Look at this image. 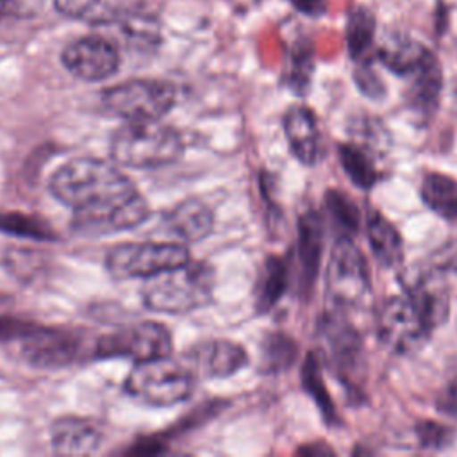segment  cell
<instances>
[{
  "label": "cell",
  "mask_w": 457,
  "mask_h": 457,
  "mask_svg": "<svg viewBox=\"0 0 457 457\" xmlns=\"http://www.w3.org/2000/svg\"><path fill=\"white\" fill-rule=\"evenodd\" d=\"M100 445V428L86 418L64 416L52 425V446L61 455H91Z\"/></svg>",
  "instance_id": "17"
},
{
  "label": "cell",
  "mask_w": 457,
  "mask_h": 457,
  "mask_svg": "<svg viewBox=\"0 0 457 457\" xmlns=\"http://www.w3.org/2000/svg\"><path fill=\"white\" fill-rule=\"evenodd\" d=\"M302 384L303 389L312 396V400L316 402L320 412L323 414L325 421L328 425H339V416L336 411V405L325 387V380H323V373H321V362L320 357L316 353H309L305 357L303 368H302Z\"/></svg>",
  "instance_id": "25"
},
{
  "label": "cell",
  "mask_w": 457,
  "mask_h": 457,
  "mask_svg": "<svg viewBox=\"0 0 457 457\" xmlns=\"http://www.w3.org/2000/svg\"><path fill=\"white\" fill-rule=\"evenodd\" d=\"M405 104L420 123L428 121L439 105L443 89V70L432 50L405 77Z\"/></svg>",
  "instance_id": "14"
},
{
  "label": "cell",
  "mask_w": 457,
  "mask_h": 457,
  "mask_svg": "<svg viewBox=\"0 0 457 457\" xmlns=\"http://www.w3.org/2000/svg\"><path fill=\"white\" fill-rule=\"evenodd\" d=\"M50 193L73 209L71 228L82 236H105L141 225L146 200L116 166L95 157H77L59 166L48 180Z\"/></svg>",
  "instance_id": "1"
},
{
  "label": "cell",
  "mask_w": 457,
  "mask_h": 457,
  "mask_svg": "<svg viewBox=\"0 0 457 457\" xmlns=\"http://www.w3.org/2000/svg\"><path fill=\"white\" fill-rule=\"evenodd\" d=\"M189 259L182 243H123L109 250L105 266L114 278H148Z\"/></svg>",
  "instance_id": "8"
},
{
  "label": "cell",
  "mask_w": 457,
  "mask_h": 457,
  "mask_svg": "<svg viewBox=\"0 0 457 457\" xmlns=\"http://www.w3.org/2000/svg\"><path fill=\"white\" fill-rule=\"evenodd\" d=\"M380 341L396 353H411L425 345L432 327L407 295L391 296L380 309L377 323Z\"/></svg>",
  "instance_id": "11"
},
{
  "label": "cell",
  "mask_w": 457,
  "mask_h": 457,
  "mask_svg": "<svg viewBox=\"0 0 457 457\" xmlns=\"http://www.w3.org/2000/svg\"><path fill=\"white\" fill-rule=\"evenodd\" d=\"M371 296V282L366 261L350 236H339L332 246L327 271V303L328 309L348 316Z\"/></svg>",
  "instance_id": "5"
},
{
  "label": "cell",
  "mask_w": 457,
  "mask_h": 457,
  "mask_svg": "<svg viewBox=\"0 0 457 457\" xmlns=\"http://www.w3.org/2000/svg\"><path fill=\"white\" fill-rule=\"evenodd\" d=\"M195 378L191 370L170 355L136 362L125 378V391L148 405L170 407L191 396Z\"/></svg>",
  "instance_id": "4"
},
{
  "label": "cell",
  "mask_w": 457,
  "mask_h": 457,
  "mask_svg": "<svg viewBox=\"0 0 457 457\" xmlns=\"http://www.w3.org/2000/svg\"><path fill=\"white\" fill-rule=\"evenodd\" d=\"M214 291V273L205 262L191 259L180 266L145 278L141 298L146 309L164 314H187L207 305Z\"/></svg>",
  "instance_id": "2"
},
{
  "label": "cell",
  "mask_w": 457,
  "mask_h": 457,
  "mask_svg": "<svg viewBox=\"0 0 457 457\" xmlns=\"http://www.w3.org/2000/svg\"><path fill=\"white\" fill-rule=\"evenodd\" d=\"M368 239L375 259L382 266H396L402 261V237L393 223L382 218L377 211H371L368 216Z\"/></svg>",
  "instance_id": "22"
},
{
  "label": "cell",
  "mask_w": 457,
  "mask_h": 457,
  "mask_svg": "<svg viewBox=\"0 0 457 457\" xmlns=\"http://www.w3.org/2000/svg\"><path fill=\"white\" fill-rule=\"evenodd\" d=\"M353 80H355L357 87L361 89V93L370 96V98L377 100V98H382L384 93H386L384 82L378 77V73L373 70L370 61L357 62V68H355V73H353Z\"/></svg>",
  "instance_id": "32"
},
{
  "label": "cell",
  "mask_w": 457,
  "mask_h": 457,
  "mask_svg": "<svg viewBox=\"0 0 457 457\" xmlns=\"http://www.w3.org/2000/svg\"><path fill=\"white\" fill-rule=\"evenodd\" d=\"M184 143L180 134L161 123L127 121L111 137V157L127 168H161L180 159Z\"/></svg>",
  "instance_id": "3"
},
{
  "label": "cell",
  "mask_w": 457,
  "mask_h": 457,
  "mask_svg": "<svg viewBox=\"0 0 457 457\" xmlns=\"http://www.w3.org/2000/svg\"><path fill=\"white\" fill-rule=\"evenodd\" d=\"M339 162L348 179L361 189H371L378 180V171L370 155L352 143H343L337 148Z\"/></svg>",
  "instance_id": "26"
},
{
  "label": "cell",
  "mask_w": 457,
  "mask_h": 457,
  "mask_svg": "<svg viewBox=\"0 0 457 457\" xmlns=\"http://www.w3.org/2000/svg\"><path fill=\"white\" fill-rule=\"evenodd\" d=\"M284 134L289 150L302 164H314L321 152L320 130L316 118L305 105H293L284 114Z\"/></svg>",
  "instance_id": "16"
},
{
  "label": "cell",
  "mask_w": 457,
  "mask_h": 457,
  "mask_svg": "<svg viewBox=\"0 0 457 457\" xmlns=\"http://www.w3.org/2000/svg\"><path fill=\"white\" fill-rule=\"evenodd\" d=\"M287 287V264L280 257H268L259 280L257 303L261 311L273 307Z\"/></svg>",
  "instance_id": "27"
},
{
  "label": "cell",
  "mask_w": 457,
  "mask_h": 457,
  "mask_svg": "<svg viewBox=\"0 0 457 457\" xmlns=\"http://www.w3.org/2000/svg\"><path fill=\"white\" fill-rule=\"evenodd\" d=\"M300 453H305V455H332V450L327 448L325 445L321 443H316V445H311V446H305L300 450Z\"/></svg>",
  "instance_id": "38"
},
{
  "label": "cell",
  "mask_w": 457,
  "mask_h": 457,
  "mask_svg": "<svg viewBox=\"0 0 457 457\" xmlns=\"http://www.w3.org/2000/svg\"><path fill=\"white\" fill-rule=\"evenodd\" d=\"M437 266L457 271V241L452 243L448 248H445V252L441 253V262Z\"/></svg>",
  "instance_id": "37"
},
{
  "label": "cell",
  "mask_w": 457,
  "mask_h": 457,
  "mask_svg": "<svg viewBox=\"0 0 457 457\" xmlns=\"http://www.w3.org/2000/svg\"><path fill=\"white\" fill-rule=\"evenodd\" d=\"M436 407L439 412L457 418V375L443 386L436 398Z\"/></svg>",
  "instance_id": "35"
},
{
  "label": "cell",
  "mask_w": 457,
  "mask_h": 457,
  "mask_svg": "<svg viewBox=\"0 0 457 457\" xmlns=\"http://www.w3.org/2000/svg\"><path fill=\"white\" fill-rule=\"evenodd\" d=\"M173 348L170 330L157 321H139L102 336L96 341V357H125L136 362L170 355Z\"/></svg>",
  "instance_id": "10"
},
{
  "label": "cell",
  "mask_w": 457,
  "mask_h": 457,
  "mask_svg": "<svg viewBox=\"0 0 457 457\" xmlns=\"http://www.w3.org/2000/svg\"><path fill=\"white\" fill-rule=\"evenodd\" d=\"M455 105H457V89H455Z\"/></svg>",
  "instance_id": "39"
},
{
  "label": "cell",
  "mask_w": 457,
  "mask_h": 457,
  "mask_svg": "<svg viewBox=\"0 0 457 457\" xmlns=\"http://www.w3.org/2000/svg\"><path fill=\"white\" fill-rule=\"evenodd\" d=\"M421 200L445 220H457V180L443 173H428L421 182Z\"/></svg>",
  "instance_id": "23"
},
{
  "label": "cell",
  "mask_w": 457,
  "mask_h": 457,
  "mask_svg": "<svg viewBox=\"0 0 457 457\" xmlns=\"http://www.w3.org/2000/svg\"><path fill=\"white\" fill-rule=\"evenodd\" d=\"M427 52L428 48L420 41L400 36L389 41L387 45L380 46L377 57L391 73L405 77L411 70H414L420 64Z\"/></svg>",
  "instance_id": "24"
},
{
  "label": "cell",
  "mask_w": 457,
  "mask_h": 457,
  "mask_svg": "<svg viewBox=\"0 0 457 457\" xmlns=\"http://www.w3.org/2000/svg\"><path fill=\"white\" fill-rule=\"evenodd\" d=\"M416 434H418L420 445L428 450H441L453 437V432L448 427L439 425L436 421H421L416 427Z\"/></svg>",
  "instance_id": "33"
},
{
  "label": "cell",
  "mask_w": 457,
  "mask_h": 457,
  "mask_svg": "<svg viewBox=\"0 0 457 457\" xmlns=\"http://www.w3.org/2000/svg\"><path fill=\"white\" fill-rule=\"evenodd\" d=\"M320 337L325 355L337 377L350 389L357 391L359 377L364 371V357L361 336L350 318L343 312L328 309L320 323Z\"/></svg>",
  "instance_id": "9"
},
{
  "label": "cell",
  "mask_w": 457,
  "mask_h": 457,
  "mask_svg": "<svg viewBox=\"0 0 457 457\" xmlns=\"http://www.w3.org/2000/svg\"><path fill=\"white\" fill-rule=\"evenodd\" d=\"M55 9L73 20L91 25L127 23L139 16L141 0H54Z\"/></svg>",
  "instance_id": "15"
},
{
  "label": "cell",
  "mask_w": 457,
  "mask_h": 457,
  "mask_svg": "<svg viewBox=\"0 0 457 457\" xmlns=\"http://www.w3.org/2000/svg\"><path fill=\"white\" fill-rule=\"evenodd\" d=\"M325 205L334 225L343 232V236L352 237L359 230V209L350 196L337 189H330L325 195Z\"/></svg>",
  "instance_id": "29"
},
{
  "label": "cell",
  "mask_w": 457,
  "mask_h": 457,
  "mask_svg": "<svg viewBox=\"0 0 457 457\" xmlns=\"http://www.w3.org/2000/svg\"><path fill=\"white\" fill-rule=\"evenodd\" d=\"M323 248V223L318 212H303L298 220V262H300V286L311 291L321 261Z\"/></svg>",
  "instance_id": "19"
},
{
  "label": "cell",
  "mask_w": 457,
  "mask_h": 457,
  "mask_svg": "<svg viewBox=\"0 0 457 457\" xmlns=\"http://www.w3.org/2000/svg\"><path fill=\"white\" fill-rule=\"evenodd\" d=\"M264 361L268 370H284L289 368L296 357V345L284 334H273L264 345Z\"/></svg>",
  "instance_id": "31"
},
{
  "label": "cell",
  "mask_w": 457,
  "mask_h": 457,
  "mask_svg": "<svg viewBox=\"0 0 457 457\" xmlns=\"http://www.w3.org/2000/svg\"><path fill=\"white\" fill-rule=\"evenodd\" d=\"M0 341L18 343L21 355L37 368H59L75 359L79 343L61 328L41 327L23 320H2Z\"/></svg>",
  "instance_id": "7"
},
{
  "label": "cell",
  "mask_w": 457,
  "mask_h": 457,
  "mask_svg": "<svg viewBox=\"0 0 457 457\" xmlns=\"http://www.w3.org/2000/svg\"><path fill=\"white\" fill-rule=\"evenodd\" d=\"M289 4L302 14L318 18L327 12V2L325 0H289Z\"/></svg>",
  "instance_id": "36"
},
{
  "label": "cell",
  "mask_w": 457,
  "mask_h": 457,
  "mask_svg": "<svg viewBox=\"0 0 457 457\" xmlns=\"http://www.w3.org/2000/svg\"><path fill=\"white\" fill-rule=\"evenodd\" d=\"M214 225V214L204 202L187 198L164 214L166 232L182 243H196L207 237Z\"/></svg>",
  "instance_id": "18"
},
{
  "label": "cell",
  "mask_w": 457,
  "mask_h": 457,
  "mask_svg": "<svg viewBox=\"0 0 457 457\" xmlns=\"http://www.w3.org/2000/svg\"><path fill=\"white\" fill-rule=\"evenodd\" d=\"M45 0H0L2 20H30L41 12Z\"/></svg>",
  "instance_id": "34"
},
{
  "label": "cell",
  "mask_w": 457,
  "mask_h": 457,
  "mask_svg": "<svg viewBox=\"0 0 457 457\" xmlns=\"http://www.w3.org/2000/svg\"><path fill=\"white\" fill-rule=\"evenodd\" d=\"M195 359L209 377H230L246 366L243 346L232 341H211L195 352Z\"/></svg>",
  "instance_id": "20"
},
{
  "label": "cell",
  "mask_w": 457,
  "mask_h": 457,
  "mask_svg": "<svg viewBox=\"0 0 457 457\" xmlns=\"http://www.w3.org/2000/svg\"><path fill=\"white\" fill-rule=\"evenodd\" d=\"M375 14L366 5H352L346 12L345 39L350 57L355 62L370 61V52L375 41Z\"/></svg>",
  "instance_id": "21"
},
{
  "label": "cell",
  "mask_w": 457,
  "mask_h": 457,
  "mask_svg": "<svg viewBox=\"0 0 457 457\" xmlns=\"http://www.w3.org/2000/svg\"><path fill=\"white\" fill-rule=\"evenodd\" d=\"M100 100L111 114L127 121H150L161 120L173 109L177 89L159 79H132L104 89Z\"/></svg>",
  "instance_id": "6"
},
{
  "label": "cell",
  "mask_w": 457,
  "mask_h": 457,
  "mask_svg": "<svg viewBox=\"0 0 457 457\" xmlns=\"http://www.w3.org/2000/svg\"><path fill=\"white\" fill-rule=\"evenodd\" d=\"M0 230L30 239L48 241L54 237L52 227H48L43 220L36 216H29L25 212H0Z\"/></svg>",
  "instance_id": "30"
},
{
  "label": "cell",
  "mask_w": 457,
  "mask_h": 457,
  "mask_svg": "<svg viewBox=\"0 0 457 457\" xmlns=\"http://www.w3.org/2000/svg\"><path fill=\"white\" fill-rule=\"evenodd\" d=\"M61 61L73 77L86 82H100L118 71L120 50L104 36H86L66 45Z\"/></svg>",
  "instance_id": "12"
},
{
  "label": "cell",
  "mask_w": 457,
  "mask_h": 457,
  "mask_svg": "<svg viewBox=\"0 0 457 457\" xmlns=\"http://www.w3.org/2000/svg\"><path fill=\"white\" fill-rule=\"evenodd\" d=\"M314 71V59H312V46L309 41L298 39L291 48L289 57V71H287V84L296 93H305L311 84V77Z\"/></svg>",
  "instance_id": "28"
},
{
  "label": "cell",
  "mask_w": 457,
  "mask_h": 457,
  "mask_svg": "<svg viewBox=\"0 0 457 457\" xmlns=\"http://www.w3.org/2000/svg\"><path fill=\"white\" fill-rule=\"evenodd\" d=\"M402 284L405 295L418 307L432 330L446 321L450 311V287L441 266L409 270L402 278Z\"/></svg>",
  "instance_id": "13"
}]
</instances>
